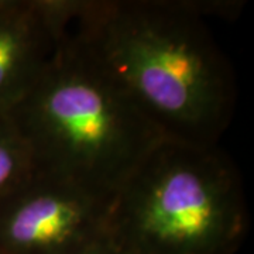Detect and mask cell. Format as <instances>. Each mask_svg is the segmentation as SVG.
<instances>
[{"mask_svg": "<svg viewBox=\"0 0 254 254\" xmlns=\"http://www.w3.org/2000/svg\"><path fill=\"white\" fill-rule=\"evenodd\" d=\"M69 30L164 138L218 145L236 81L190 0H76Z\"/></svg>", "mask_w": 254, "mask_h": 254, "instance_id": "cell-1", "label": "cell"}, {"mask_svg": "<svg viewBox=\"0 0 254 254\" xmlns=\"http://www.w3.org/2000/svg\"><path fill=\"white\" fill-rule=\"evenodd\" d=\"M10 115L34 174L108 199L164 138L69 27Z\"/></svg>", "mask_w": 254, "mask_h": 254, "instance_id": "cell-2", "label": "cell"}, {"mask_svg": "<svg viewBox=\"0 0 254 254\" xmlns=\"http://www.w3.org/2000/svg\"><path fill=\"white\" fill-rule=\"evenodd\" d=\"M247 227L230 157L163 138L112 196L106 230L130 254H233Z\"/></svg>", "mask_w": 254, "mask_h": 254, "instance_id": "cell-3", "label": "cell"}, {"mask_svg": "<svg viewBox=\"0 0 254 254\" xmlns=\"http://www.w3.org/2000/svg\"><path fill=\"white\" fill-rule=\"evenodd\" d=\"M110 199L34 174L0 202V252L75 254L106 233Z\"/></svg>", "mask_w": 254, "mask_h": 254, "instance_id": "cell-4", "label": "cell"}, {"mask_svg": "<svg viewBox=\"0 0 254 254\" xmlns=\"http://www.w3.org/2000/svg\"><path fill=\"white\" fill-rule=\"evenodd\" d=\"M73 11L75 0L0 1V112H10L34 86Z\"/></svg>", "mask_w": 254, "mask_h": 254, "instance_id": "cell-5", "label": "cell"}, {"mask_svg": "<svg viewBox=\"0 0 254 254\" xmlns=\"http://www.w3.org/2000/svg\"><path fill=\"white\" fill-rule=\"evenodd\" d=\"M34 175L33 158L10 112H0V202Z\"/></svg>", "mask_w": 254, "mask_h": 254, "instance_id": "cell-6", "label": "cell"}, {"mask_svg": "<svg viewBox=\"0 0 254 254\" xmlns=\"http://www.w3.org/2000/svg\"><path fill=\"white\" fill-rule=\"evenodd\" d=\"M75 254H130L120 245H118L112 237L108 235V230L103 236L96 239L88 246H85L82 250Z\"/></svg>", "mask_w": 254, "mask_h": 254, "instance_id": "cell-7", "label": "cell"}, {"mask_svg": "<svg viewBox=\"0 0 254 254\" xmlns=\"http://www.w3.org/2000/svg\"><path fill=\"white\" fill-rule=\"evenodd\" d=\"M0 254H4V253H1V252H0Z\"/></svg>", "mask_w": 254, "mask_h": 254, "instance_id": "cell-8", "label": "cell"}]
</instances>
